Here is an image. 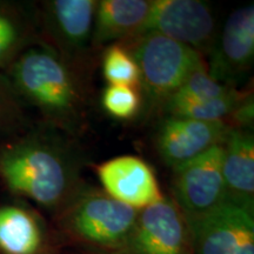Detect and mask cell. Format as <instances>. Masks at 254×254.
Masks as SVG:
<instances>
[{
  "mask_svg": "<svg viewBox=\"0 0 254 254\" xmlns=\"http://www.w3.org/2000/svg\"><path fill=\"white\" fill-rule=\"evenodd\" d=\"M82 166L74 138L44 124L0 142V184L53 215L87 186Z\"/></svg>",
  "mask_w": 254,
  "mask_h": 254,
  "instance_id": "cell-1",
  "label": "cell"
},
{
  "mask_svg": "<svg viewBox=\"0 0 254 254\" xmlns=\"http://www.w3.org/2000/svg\"><path fill=\"white\" fill-rule=\"evenodd\" d=\"M23 106L39 114L40 124L73 138L85 131L90 112V73L78 68L40 40L4 72Z\"/></svg>",
  "mask_w": 254,
  "mask_h": 254,
  "instance_id": "cell-2",
  "label": "cell"
},
{
  "mask_svg": "<svg viewBox=\"0 0 254 254\" xmlns=\"http://www.w3.org/2000/svg\"><path fill=\"white\" fill-rule=\"evenodd\" d=\"M138 214L139 209L87 185L53 219L57 234L67 245L97 252L122 253Z\"/></svg>",
  "mask_w": 254,
  "mask_h": 254,
  "instance_id": "cell-3",
  "label": "cell"
},
{
  "mask_svg": "<svg viewBox=\"0 0 254 254\" xmlns=\"http://www.w3.org/2000/svg\"><path fill=\"white\" fill-rule=\"evenodd\" d=\"M140 72L142 109L159 113L187 77L205 62L195 50L159 33H142L123 41Z\"/></svg>",
  "mask_w": 254,
  "mask_h": 254,
  "instance_id": "cell-4",
  "label": "cell"
},
{
  "mask_svg": "<svg viewBox=\"0 0 254 254\" xmlns=\"http://www.w3.org/2000/svg\"><path fill=\"white\" fill-rule=\"evenodd\" d=\"M37 6L41 40L82 71L92 72L97 0H47Z\"/></svg>",
  "mask_w": 254,
  "mask_h": 254,
  "instance_id": "cell-5",
  "label": "cell"
},
{
  "mask_svg": "<svg viewBox=\"0 0 254 254\" xmlns=\"http://www.w3.org/2000/svg\"><path fill=\"white\" fill-rule=\"evenodd\" d=\"M187 222L193 254H254L253 209L225 200Z\"/></svg>",
  "mask_w": 254,
  "mask_h": 254,
  "instance_id": "cell-6",
  "label": "cell"
},
{
  "mask_svg": "<svg viewBox=\"0 0 254 254\" xmlns=\"http://www.w3.org/2000/svg\"><path fill=\"white\" fill-rule=\"evenodd\" d=\"M159 33L207 55L217 36L209 4L201 0H151L142 33Z\"/></svg>",
  "mask_w": 254,
  "mask_h": 254,
  "instance_id": "cell-7",
  "label": "cell"
},
{
  "mask_svg": "<svg viewBox=\"0 0 254 254\" xmlns=\"http://www.w3.org/2000/svg\"><path fill=\"white\" fill-rule=\"evenodd\" d=\"M122 254H193L189 222L172 196L139 209Z\"/></svg>",
  "mask_w": 254,
  "mask_h": 254,
  "instance_id": "cell-8",
  "label": "cell"
},
{
  "mask_svg": "<svg viewBox=\"0 0 254 254\" xmlns=\"http://www.w3.org/2000/svg\"><path fill=\"white\" fill-rule=\"evenodd\" d=\"M222 142L173 168L172 199L186 219L207 213L227 200L222 178Z\"/></svg>",
  "mask_w": 254,
  "mask_h": 254,
  "instance_id": "cell-9",
  "label": "cell"
},
{
  "mask_svg": "<svg viewBox=\"0 0 254 254\" xmlns=\"http://www.w3.org/2000/svg\"><path fill=\"white\" fill-rule=\"evenodd\" d=\"M207 71L212 78L236 87L251 71L254 58V6L232 12L209 49Z\"/></svg>",
  "mask_w": 254,
  "mask_h": 254,
  "instance_id": "cell-10",
  "label": "cell"
},
{
  "mask_svg": "<svg viewBox=\"0 0 254 254\" xmlns=\"http://www.w3.org/2000/svg\"><path fill=\"white\" fill-rule=\"evenodd\" d=\"M232 128L225 122L163 116L154 135L155 151L161 161L173 170L221 144Z\"/></svg>",
  "mask_w": 254,
  "mask_h": 254,
  "instance_id": "cell-11",
  "label": "cell"
},
{
  "mask_svg": "<svg viewBox=\"0 0 254 254\" xmlns=\"http://www.w3.org/2000/svg\"><path fill=\"white\" fill-rule=\"evenodd\" d=\"M104 192L117 201L142 209L164 198L152 167L135 155H122L95 165Z\"/></svg>",
  "mask_w": 254,
  "mask_h": 254,
  "instance_id": "cell-12",
  "label": "cell"
},
{
  "mask_svg": "<svg viewBox=\"0 0 254 254\" xmlns=\"http://www.w3.org/2000/svg\"><path fill=\"white\" fill-rule=\"evenodd\" d=\"M41 214L21 200L0 204V254H58Z\"/></svg>",
  "mask_w": 254,
  "mask_h": 254,
  "instance_id": "cell-13",
  "label": "cell"
},
{
  "mask_svg": "<svg viewBox=\"0 0 254 254\" xmlns=\"http://www.w3.org/2000/svg\"><path fill=\"white\" fill-rule=\"evenodd\" d=\"M222 178L227 200L253 209L254 136L252 128H232L222 141Z\"/></svg>",
  "mask_w": 254,
  "mask_h": 254,
  "instance_id": "cell-14",
  "label": "cell"
},
{
  "mask_svg": "<svg viewBox=\"0 0 254 254\" xmlns=\"http://www.w3.org/2000/svg\"><path fill=\"white\" fill-rule=\"evenodd\" d=\"M151 0H100L94 14L92 49L95 53L111 44L140 34Z\"/></svg>",
  "mask_w": 254,
  "mask_h": 254,
  "instance_id": "cell-15",
  "label": "cell"
},
{
  "mask_svg": "<svg viewBox=\"0 0 254 254\" xmlns=\"http://www.w3.org/2000/svg\"><path fill=\"white\" fill-rule=\"evenodd\" d=\"M40 40L37 6L0 0V72Z\"/></svg>",
  "mask_w": 254,
  "mask_h": 254,
  "instance_id": "cell-16",
  "label": "cell"
},
{
  "mask_svg": "<svg viewBox=\"0 0 254 254\" xmlns=\"http://www.w3.org/2000/svg\"><path fill=\"white\" fill-rule=\"evenodd\" d=\"M250 98H252V91H239L236 88L231 93L217 99L199 103L165 104L159 114L161 117L172 116L201 122H225L231 125L234 114Z\"/></svg>",
  "mask_w": 254,
  "mask_h": 254,
  "instance_id": "cell-17",
  "label": "cell"
},
{
  "mask_svg": "<svg viewBox=\"0 0 254 254\" xmlns=\"http://www.w3.org/2000/svg\"><path fill=\"white\" fill-rule=\"evenodd\" d=\"M237 87L221 84V82L212 78L207 71L206 62H204L190 73L186 80L184 81V84L179 87V90L172 97L168 98L165 104L199 103V101L217 99V98L224 97V95L231 93Z\"/></svg>",
  "mask_w": 254,
  "mask_h": 254,
  "instance_id": "cell-18",
  "label": "cell"
},
{
  "mask_svg": "<svg viewBox=\"0 0 254 254\" xmlns=\"http://www.w3.org/2000/svg\"><path fill=\"white\" fill-rule=\"evenodd\" d=\"M103 75L109 85L127 86L140 91V72L131 53L123 44L105 47L103 53Z\"/></svg>",
  "mask_w": 254,
  "mask_h": 254,
  "instance_id": "cell-19",
  "label": "cell"
},
{
  "mask_svg": "<svg viewBox=\"0 0 254 254\" xmlns=\"http://www.w3.org/2000/svg\"><path fill=\"white\" fill-rule=\"evenodd\" d=\"M28 126L24 106L12 90L7 78L0 72V142L18 134Z\"/></svg>",
  "mask_w": 254,
  "mask_h": 254,
  "instance_id": "cell-20",
  "label": "cell"
},
{
  "mask_svg": "<svg viewBox=\"0 0 254 254\" xmlns=\"http://www.w3.org/2000/svg\"><path fill=\"white\" fill-rule=\"evenodd\" d=\"M101 106L114 119L131 120L142 109L140 91L127 86L109 85L101 93Z\"/></svg>",
  "mask_w": 254,
  "mask_h": 254,
  "instance_id": "cell-21",
  "label": "cell"
},
{
  "mask_svg": "<svg viewBox=\"0 0 254 254\" xmlns=\"http://www.w3.org/2000/svg\"><path fill=\"white\" fill-rule=\"evenodd\" d=\"M58 254H62V253L59 252ZM64 254H122V253H105V252H97V251L78 249V247H72V250L66 251Z\"/></svg>",
  "mask_w": 254,
  "mask_h": 254,
  "instance_id": "cell-22",
  "label": "cell"
}]
</instances>
